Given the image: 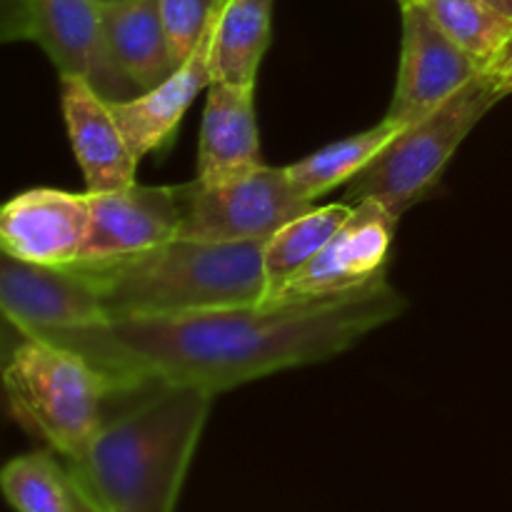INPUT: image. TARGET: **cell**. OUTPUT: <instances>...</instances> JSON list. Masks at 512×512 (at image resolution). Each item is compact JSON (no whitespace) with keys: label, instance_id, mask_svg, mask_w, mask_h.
Here are the masks:
<instances>
[{"label":"cell","instance_id":"obj_5","mask_svg":"<svg viewBox=\"0 0 512 512\" xmlns=\"http://www.w3.org/2000/svg\"><path fill=\"white\" fill-rule=\"evenodd\" d=\"M503 98L493 73H480L438 110L400 128L373 163L350 180L345 203L378 200L398 218L405 215L438 188L455 150Z\"/></svg>","mask_w":512,"mask_h":512},{"label":"cell","instance_id":"obj_3","mask_svg":"<svg viewBox=\"0 0 512 512\" xmlns=\"http://www.w3.org/2000/svg\"><path fill=\"white\" fill-rule=\"evenodd\" d=\"M265 243H213L178 235L130 258L80 265L98 285L108 320L180 318L263 303Z\"/></svg>","mask_w":512,"mask_h":512},{"label":"cell","instance_id":"obj_19","mask_svg":"<svg viewBox=\"0 0 512 512\" xmlns=\"http://www.w3.org/2000/svg\"><path fill=\"white\" fill-rule=\"evenodd\" d=\"M350 210H353L350 203L310 208L308 213L285 223L265 243V283H268V290H265L263 303H270L325 248L335 230L345 223Z\"/></svg>","mask_w":512,"mask_h":512},{"label":"cell","instance_id":"obj_24","mask_svg":"<svg viewBox=\"0 0 512 512\" xmlns=\"http://www.w3.org/2000/svg\"><path fill=\"white\" fill-rule=\"evenodd\" d=\"M490 73H493V78H495V83H498L500 93L512 95V48L508 50V55H505V58L500 60V63L495 65L493 70H490Z\"/></svg>","mask_w":512,"mask_h":512},{"label":"cell","instance_id":"obj_20","mask_svg":"<svg viewBox=\"0 0 512 512\" xmlns=\"http://www.w3.org/2000/svg\"><path fill=\"white\" fill-rule=\"evenodd\" d=\"M425 8L483 70H493L512 48V18L488 0H430Z\"/></svg>","mask_w":512,"mask_h":512},{"label":"cell","instance_id":"obj_2","mask_svg":"<svg viewBox=\"0 0 512 512\" xmlns=\"http://www.w3.org/2000/svg\"><path fill=\"white\" fill-rule=\"evenodd\" d=\"M213 400L198 385L150 383L83 458L63 460L70 478L103 512H175Z\"/></svg>","mask_w":512,"mask_h":512},{"label":"cell","instance_id":"obj_18","mask_svg":"<svg viewBox=\"0 0 512 512\" xmlns=\"http://www.w3.org/2000/svg\"><path fill=\"white\" fill-rule=\"evenodd\" d=\"M400 133V125L390 120H380L378 125L360 133L348 135L343 140L325 145L315 153L305 155L298 163L288 165V178L298 195L310 203H318L323 195L335 190L338 185H348L360 170L368 168L375 155Z\"/></svg>","mask_w":512,"mask_h":512},{"label":"cell","instance_id":"obj_16","mask_svg":"<svg viewBox=\"0 0 512 512\" xmlns=\"http://www.w3.org/2000/svg\"><path fill=\"white\" fill-rule=\"evenodd\" d=\"M105 40L115 68L143 93L180 68L170 48L158 0H115L103 5Z\"/></svg>","mask_w":512,"mask_h":512},{"label":"cell","instance_id":"obj_7","mask_svg":"<svg viewBox=\"0 0 512 512\" xmlns=\"http://www.w3.org/2000/svg\"><path fill=\"white\" fill-rule=\"evenodd\" d=\"M398 223V215L378 200L355 203L325 248L270 303L340 298L385 280Z\"/></svg>","mask_w":512,"mask_h":512},{"label":"cell","instance_id":"obj_8","mask_svg":"<svg viewBox=\"0 0 512 512\" xmlns=\"http://www.w3.org/2000/svg\"><path fill=\"white\" fill-rule=\"evenodd\" d=\"M0 308L20 335L33 338L108 323L98 285L80 263L50 268L3 253Z\"/></svg>","mask_w":512,"mask_h":512},{"label":"cell","instance_id":"obj_15","mask_svg":"<svg viewBox=\"0 0 512 512\" xmlns=\"http://www.w3.org/2000/svg\"><path fill=\"white\" fill-rule=\"evenodd\" d=\"M208 45L210 33L193 50V55L185 63H180V68L163 83L143 90L135 98L110 100V110H113L115 120L123 128L138 160L155 153V150H163L175 138V130L193 105L195 95L213 83Z\"/></svg>","mask_w":512,"mask_h":512},{"label":"cell","instance_id":"obj_9","mask_svg":"<svg viewBox=\"0 0 512 512\" xmlns=\"http://www.w3.org/2000/svg\"><path fill=\"white\" fill-rule=\"evenodd\" d=\"M400 10V68L385 120L405 128L448 103L458 90L485 70L458 43H453L425 5L410 3L400 5Z\"/></svg>","mask_w":512,"mask_h":512},{"label":"cell","instance_id":"obj_28","mask_svg":"<svg viewBox=\"0 0 512 512\" xmlns=\"http://www.w3.org/2000/svg\"><path fill=\"white\" fill-rule=\"evenodd\" d=\"M100 3H103V5H105V3H115V0H100Z\"/></svg>","mask_w":512,"mask_h":512},{"label":"cell","instance_id":"obj_27","mask_svg":"<svg viewBox=\"0 0 512 512\" xmlns=\"http://www.w3.org/2000/svg\"><path fill=\"white\" fill-rule=\"evenodd\" d=\"M400 5H410V3H420V5H425V3H430V0H398Z\"/></svg>","mask_w":512,"mask_h":512},{"label":"cell","instance_id":"obj_21","mask_svg":"<svg viewBox=\"0 0 512 512\" xmlns=\"http://www.w3.org/2000/svg\"><path fill=\"white\" fill-rule=\"evenodd\" d=\"M0 488L15 512H75L68 468L45 450L10 460Z\"/></svg>","mask_w":512,"mask_h":512},{"label":"cell","instance_id":"obj_6","mask_svg":"<svg viewBox=\"0 0 512 512\" xmlns=\"http://www.w3.org/2000/svg\"><path fill=\"white\" fill-rule=\"evenodd\" d=\"M180 235L213 243H265L285 223L308 213L315 203L298 195L288 168L260 165L253 173L223 183L180 185Z\"/></svg>","mask_w":512,"mask_h":512},{"label":"cell","instance_id":"obj_1","mask_svg":"<svg viewBox=\"0 0 512 512\" xmlns=\"http://www.w3.org/2000/svg\"><path fill=\"white\" fill-rule=\"evenodd\" d=\"M403 310V295L380 280L340 298L108 320L43 340L88 360L110 380L115 398L150 383L198 385L220 395L280 370L335 358Z\"/></svg>","mask_w":512,"mask_h":512},{"label":"cell","instance_id":"obj_22","mask_svg":"<svg viewBox=\"0 0 512 512\" xmlns=\"http://www.w3.org/2000/svg\"><path fill=\"white\" fill-rule=\"evenodd\" d=\"M158 5L175 60L185 63L210 33L223 0H158Z\"/></svg>","mask_w":512,"mask_h":512},{"label":"cell","instance_id":"obj_13","mask_svg":"<svg viewBox=\"0 0 512 512\" xmlns=\"http://www.w3.org/2000/svg\"><path fill=\"white\" fill-rule=\"evenodd\" d=\"M60 105L88 193H105L138 183L135 173L140 160L115 120L110 100L88 80L60 78Z\"/></svg>","mask_w":512,"mask_h":512},{"label":"cell","instance_id":"obj_14","mask_svg":"<svg viewBox=\"0 0 512 512\" xmlns=\"http://www.w3.org/2000/svg\"><path fill=\"white\" fill-rule=\"evenodd\" d=\"M263 163L255 85L210 83L198 140V175L203 183H223L253 173Z\"/></svg>","mask_w":512,"mask_h":512},{"label":"cell","instance_id":"obj_11","mask_svg":"<svg viewBox=\"0 0 512 512\" xmlns=\"http://www.w3.org/2000/svg\"><path fill=\"white\" fill-rule=\"evenodd\" d=\"M180 223V185L133 183L88 193V235L78 263H105L153 250L178 238Z\"/></svg>","mask_w":512,"mask_h":512},{"label":"cell","instance_id":"obj_26","mask_svg":"<svg viewBox=\"0 0 512 512\" xmlns=\"http://www.w3.org/2000/svg\"><path fill=\"white\" fill-rule=\"evenodd\" d=\"M488 3L493 5V8H498L500 13H505L508 18H512V0H488Z\"/></svg>","mask_w":512,"mask_h":512},{"label":"cell","instance_id":"obj_12","mask_svg":"<svg viewBox=\"0 0 512 512\" xmlns=\"http://www.w3.org/2000/svg\"><path fill=\"white\" fill-rule=\"evenodd\" d=\"M88 235V193L33 188L18 193L0 213L3 253L33 265L78 263Z\"/></svg>","mask_w":512,"mask_h":512},{"label":"cell","instance_id":"obj_4","mask_svg":"<svg viewBox=\"0 0 512 512\" xmlns=\"http://www.w3.org/2000/svg\"><path fill=\"white\" fill-rule=\"evenodd\" d=\"M3 385L15 420L63 460L83 458L105 423L103 403L115 398L88 360L33 335H20L5 355Z\"/></svg>","mask_w":512,"mask_h":512},{"label":"cell","instance_id":"obj_23","mask_svg":"<svg viewBox=\"0 0 512 512\" xmlns=\"http://www.w3.org/2000/svg\"><path fill=\"white\" fill-rule=\"evenodd\" d=\"M0 38L30 40V0H0Z\"/></svg>","mask_w":512,"mask_h":512},{"label":"cell","instance_id":"obj_25","mask_svg":"<svg viewBox=\"0 0 512 512\" xmlns=\"http://www.w3.org/2000/svg\"><path fill=\"white\" fill-rule=\"evenodd\" d=\"M70 483H73V478H70ZM73 500H75V512H103L75 483H73Z\"/></svg>","mask_w":512,"mask_h":512},{"label":"cell","instance_id":"obj_17","mask_svg":"<svg viewBox=\"0 0 512 512\" xmlns=\"http://www.w3.org/2000/svg\"><path fill=\"white\" fill-rule=\"evenodd\" d=\"M275 0H223L210 28L213 83L255 85L273 33Z\"/></svg>","mask_w":512,"mask_h":512},{"label":"cell","instance_id":"obj_10","mask_svg":"<svg viewBox=\"0 0 512 512\" xmlns=\"http://www.w3.org/2000/svg\"><path fill=\"white\" fill-rule=\"evenodd\" d=\"M30 40L60 78H83L108 100L140 93L110 58L100 0H30Z\"/></svg>","mask_w":512,"mask_h":512}]
</instances>
